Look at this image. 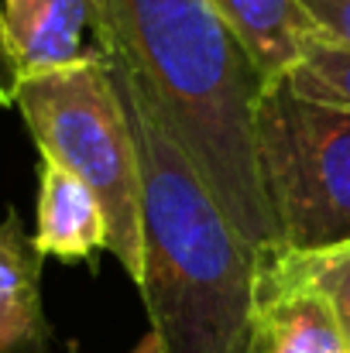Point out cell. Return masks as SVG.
I'll use <instances>...</instances> for the list:
<instances>
[{
  "instance_id": "10",
  "label": "cell",
  "mask_w": 350,
  "mask_h": 353,
  "mask_svg": "<svg viewBox=\"0 0 350 353\" xmlns=\"http://www.w3.org/2000/svg\"><path fill=\"white\" fill-rule=\"evenodd\" d=\"M261 271L282 285L320 295L350 350V240L316 250H261Z\"/></svg>"
},
{
  "instance_id": "13",
  "label": "cell",
  "mask_w": 350,
  "mask_h": 353,
  "mask_svg": "<svg viewBox=\"0 0 350 353\" xmlns=\"http://www.w3.org/2000/svg\"><path fill=\"white\" fill-rule=\"evenodd\" d=\"M14 90H17V65L10 59L7 28H3V7H0V107H14Z\"/></svg>"
},
{
  "instance_id": "12",
  "label": "cell",
  "mask_w": 350,
  "mask_h": 353,
  "mask_svg": "<svg viewBox=\"0 0 350 353\" xmlns=\"http://www.w3.org/2000/svg\"><path fill=\"white\" fill-rule=\"evenodd\" d=\"M299 3L316 21L327 41L350 48V0H299Z\"/></svg>"
},
{
  "instance_id": "14",
  "label": "cell",
  "mask_w": 350,
  "mask_h": 353,
  "mask_svg": "<svg viewBox=\"0 0 350 353\" xmlns=\"http://www.w3.org/2000/svg\"><path fill=\"white\" fill-rule=\"evenodd\" d=\"M66 353H79V343H69V347H66ZM130 353H162V347H158V336L148 330V336H144V340H141V343H137Z\"/></svg>"
},
{
  "instance_id": "4",
  "label": "cell",
  "mask_w": 350,
  "mask_h": 353,
  "mask_svg": "<svg viewBox=\"0 0 350 353\" xmlns=\"http://www.w3.org/2000/svg\"><path fill=\"white\" fill-rule=\"evenodd\" d=\"M257 175L275 250H316L350 240V110L264 86L254 114Z\"/></svg>"
},
{
  "instance_id": "9",
  "label": "cell",
  "mask_w": 350,
  "mask_h": 353,
  "mask_svg": "<svg viewBox=\"0 0 350 353\" xmlns=\"http://www.w3.org/2000/svg\"><path fill=\"white\" fill-rule=\"evenodd\" d=\"M251 353H350L327 302L306 288L257 274V326Z\"/></svg>"
},
{
  "instance_id": "3",
  "label": "cell",
  "mask_w": 350,
  "mask_h": 353,
  "mask_svg": "<svg viewBox=\"0 0 350 353\" xmlns=\"http://www.w3.org/2000/svg\"><path fill=\"white\" fill-rule=\"evenodd\" d=\"M14 107L45 161L62 165L104 206L110 254L127 278H141V168L110 62L93 59L17 79Z\"/></svg>"
},
{
  "instance_id": "7",
  "label": "cell",
  "mask_w": 350,
  "mask_h": 353,
  "mask_svg": "<svg viewBox=\"0 0 350 353\" xmlns=\"http://www.w3.org/2000/svg\"><path fill=\"white\" fill-rule=\"evenodd\" d=\"M240 41L264 86L282 83L302 59L306 45L323 38L299 0H210Z\"/></svg>"
},
{
  "instance_id": "6",
  "label": "cell",
  "mask_w": 350,
  "mask_h": 353,
  "mask_svg": "<svg viewBox=\"0 0 350 353\" xmlns=\"http://www.w3.org/2000/svg\"><path fill=\"white\" fill-rule=\"evenodd\" d=\"M35 247L41 257L59 261H93L110 250V230L100 199L86 182L55 161L41 158L38 168V227Z\"/></svg>"
},
{
  "instance_id": "1",
  "label": "cell",
  "mask_w": 350,
  "mask_h": 353,
  "mask_svg": "<svg viewBox=\"0 0 350 353\" xmlns=\"http://www.w3.org/2000/svg\"><path fill=\"white\" fill-rule=\"evenodd\" d=\"M107 62L193 161L233 230L275 250L254 114L264 79L210 0H107Z\"/></svg>"
},
{
  "instance_id": "5",
  "label": "cell",
  "mask_w": 350,
  "mask_h": 353,
  "mask_svg": "<svg viewBox=\"0 0 350 353\" xmlns=\"http://www.w3.org/2000/svg\"><path fill=\"white\" fill-rule=\"evenodd\" d=\"M17 79L107 59V0H0Z\"/></svg>"
},
{
  "instance_id": "11",
  "label": "cell",
  "mask_w": 350,
  "mask_h": 353,
  "mask_svg": "<svg viewBox=\"0 0 350 353\" xmlns=\"http://www.w3.org/2000/svg\"><path fill=\"white\" fill-rule=\"evenodd\" d=\"M299 100L350 110V48L316 38L306 45L299 65L282 79Z\"/></svg>"
},
{
  "instance_id": "2",
  "label": "cell",
  "mask_w": 350,
  "mask_h": 353,
  "mask_svg": "<svg viewBox=\"0 0 350 353\" xmlns=\"http://www.w3.org/2000/svg\"><path fill=\"white\" fill-rule=\"evenodd\" d=\"M141 168V299L162 353H251L261 250L110 62Z\"/></svg>"
},
{
  "instance_id": "8",
  "label": "cell",
  "mask_w": 350,
  "mask_h": 353,
  "mask_svg": "<svg viewBox=\"0 0 350 353\" xmlns=\"http://www.w3.org/2000/svg\"><path fill=\"white\" fill-rule=\"evenodd\" d=\"M41 254L17 216L0 220V353H45L52 326L41 309Z\"/></svg>"
}]
</instances>
